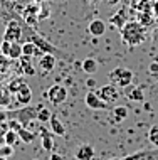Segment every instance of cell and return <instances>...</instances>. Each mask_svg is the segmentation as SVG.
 <instances>
[{
    "label": "cell",
    "instance_id": "32",
    "mask_svg": "<svg viewBox=\"0 0 158 160\" xmlns=\"http://www.w3.org/2000/svg\"><path fill=\"white\" fill-rule=\"evenodd\" d=\"M49 160H64L62 157H61V155H57V153H52V155H50V158Z\"/></svg>",
    "mask_w": 158,
    "mask_h": 160
},
{
    "label": "cell",
    "instance_id": "26",
    "mask_svg": "<svg viewBox=\"0 0 158 160\" xmlns=\"http://www.w3.org/2000/svg\"><path fill=\"white\" fill-rule=\"evenodd\" d=\"M14 155V147L12 145H2L0 147V157H3V158H8V157H12Z\"/></svg>",
    "mask_w": 158,
    "mask_h": 160
},
{
    "label": "cell",
    "instance_id": "30",
    "mask_svg": "<svg viewBox=\"0 0 158 160\" xmlns=\"http://www.w3.org/2000/svg\"><path fill=\"white\" fill-rule=\"evenodd\" d=\"M150 72H151V74H158V62L156 61H153L150 64Z\"/></svg>",
    "mask_w": 158,
    "mask_h": 160
},
{
    "label": "cell",
    "instance_id": "23",
    "mask_svg": "<svg viewBox=\"0 0 158 160\" xmlns=\"http://www.w3.org/2000/svg\"><path fill=\"white\" fill-rule=\"evenodd\" d=\"M113 116L116 122H123L128 118V108L126 106H114L113 108Z\"/></svg>",
    "mask_w": 158,
    "mask_h": 160
},
{
    "label": "cell",
    "instance_id": "3",
    "mask_svg": "<svg viewBox=\"0 0 158 160\" xmlns=\"http://www.w3.org/2000/svg\"><path fill=\"white\" fill-rule=\"evenodd\" d=\"M45 96H47V99L52 103V105H62V103L67 99V89L61 84H52L47 89Z\"/></svg>",
    "mask_w": 158,
    "mask_h": 160
},
{
    "label": "cell",
    "instance_id": "29",
    "mask_svg": "<svg viewBox=\"0 0 158 160\" xmlns=\"http://www.w3.org/2000/svg\"><path fill=\"white\" fill-rule=\"evenodd\" d=\"M10 44H12V42H8V41L2 42V54L7 56V58H8V51H10Z\"/></svg>",
    "mask_w": 158,
    "mask_h": 160
},
{
    "label": "cell",
    "instance_id": "6",
    "mask_svg": "<svg viewBox=\"0 0 158 160\" xmlns=\"http://www.w3.org/2000/svg\"><path fill=\"white\" fill-rule=\"evenodd\" d=\"M22 36V29L20 25L15 22V20H10L5 27V32H3V41H8V42H17Z\"/></svg>",
    "mask_w": 158,
    "mask_h": 160
},
{
    "label": "cell",
    "instance_id": "16",
    "mask_svg": "<svg viewBox=\"0 0 158 160\" xmlns=\"http://www.w3.org/2000/svg\"><path fill=\"white\" fill-rule=\"evenodd\" d=\"M17 133H19L20 142H24V143H32V142L36 140V133H34L31 128H27V127H22Z\"/></svg>",
    "mask_w": 158,
    "mask_h": 160
},
{
    "label": "cell",
    "instance_id": "11",
    "mask_svg": "<svg viewBox=\"0 0 158 160\" xmlns=\"http://www.w3.org/2000/svg\"><path fill=\"white\" fill-rule=\"evenodd\" d=\"M15 98L20 105H29V103H31V98H32V91H31V88H29V84L24 83L20 86L15 93Z\"/></svg>",
    "mask_w": 158,
    "mask_h": 160
},
{
    "label": "cell",
    "instance_id": "19",
    "mask_svg": "<svg viewBox=\"0 0 158 160\" xmlns=\"http://www.w3.org/2000/svg\"><path fill=\"white\" fill-rule=\"evenodd\" d=\"M24 19H25V22H27V24L36 25V20L39 19V12H37V7H36V5H31V7H29L27 10L24 12Z\"/></svg>",
    "mask_w": 158,
    "mask_h": 160
},
{
    "label": "cell",
    "instance_id": "24",
    "mask_svg": "<svg viewBox=\"0 0 158 160\" xmlns=\"http://www.w3.org/2000/svg\"><path fill=\"white\" fill-rule=\"evenodd\" d=\"M19 140H20V138H19V133L14 132V130H10V128H8L7 132H5V135H3V142H5L7 145H12V147H14Z\"/></svg>",
    "mask_w": 158,
    "mask_h": 160
},
{
    "label": "cell",
    "instance_id": "12",
    "mask_svg": "<svg viewBox=\"0 0 158 160\" xmlns=\"http://www.w3.org/2000/svg\"><path fill=\"white\" fill-rule=\"evenodd\" d=\"M125 94L128 96V99L130 101H136V103H141L143 99H145V93H143V89L141 88H138V86H126V91Z\"/></svg>",
    "mask_w": 158,
    "mask_h": 160
},
{
    "label": "cell",
    "instance_id": "14",
    "mask_svg": "<svg viewBox=\"0 0 158 160\" xmlns=\"http://www.w3.org/2000/svg\"><path fill=\"white\" fill-rule=\"evenodd\" d=\"M32 42L36 44L37 47H39V51L42 54H45V52H49V54H54L55 52V49L52 46L49 44L45 39H42V37H39V36H32Z\"/></svg>",
    "mask_w": 158,
    "mask_h": 160
},
{
    "label": "cell",
    "instance_id": "15",
    "mask_svg": "<svg viewBox=\"0 0 158 160\" xmlns=\"http://www.w3.org/2000/svg\"><path fill=\"white\" fill-rule=\"evenodd\" d=\"M49 123H50V132H52L54 135H57V137H64V135H66V128H64V125L61 123V120H59V118H55V116L52 115V116H50V120H49Z\"/></svg>",
    "mask_w": 158,
    "mask_h": 160
},
{
    "label": "cell",
    "instance_id": "8",
    "mask_svg": "<svg viewBox=\"0 0 158 160\" xmlns=\"http://www.w3.org/2000/svg\"><path fill=\"white\" fill-rule=\"evenodd\" d=\"M88 32L93 37H103L106 32V22L103 19H93L88 25Z\"/></svg>",
    "mask_w": 158,
    "mask_h": 160
},
{
    "label": "cell",
    "instance_id": "1",
    "mask_svg": "<svg viewBox=\"0 0 158 160\" xmlns=\"http://www.w3.org/2000/svg\"><path fill=\"white\" fill-rule=\"evenodd\" d=\"M121 39L128 46H138L145 41V29L136 22H126L121 27Z\"/></svg>",
    "mask_w": 158,
    "mask_h": 160
},
{
    "label": "cell",
    "instance_id": "25",
    "mask_svg": "<svg viewBox=\"0 0 158 160\" xmlns=\"http://www.w3.org/2000/svg\"><path fill=\"white\" fill-rule=\"evenodd\" d=\"M50 116H52V113L47 110V108H39V111H37V120H39L41 123H45L50 120Z\"/></svg>",
    "mask_w": 158,
    "mask_h": 160
},
{
    "label": "cell",
    "instance_id": "21",
    "mask_svg": "<svg viewBox=\"0 0 158 160\" xmlns=\"http://www.w3.org/2000/svg\"><path fill=\"white\" fill-rule=\"evenodd\" d=\"M22 56V44L17 42H12L10 44V51H8V59H20Z\"/></svg>",
    "mask_w": 158,
    "mask_h": 160
},
{
    "label": "cell",
    "instance_id": "33",
    "mask_svg": "<svg viewBox=\"0 0 158 160\" xmlns=\"http://www.w3.org/2000/svg\"><path fill=\"white\" fill-rule=\"evenodd\" d=\"M155 61H156V62H158V56H156V59H155Z\"/></svg>",
    "mask_w": 158,
    "mask_h": 160
},
{
    "label": "cell",
    "instance_id": "20",
    "mask_svg": "<svg viewBox=\"0 0 158 160\" xmlns=\"http://www.w3.org/2000/svg\"><path fill=\"white\" fill-rule=\"evenodd\" d=\"M111 24L114 25V27H118L119 31H121V27L126 24V10L123 8V10H119L116 15L111 17Z\"/></svg>",
    "mask_w": 158,
    "mask_h": 160
},
{
    "label": "cell",
    "instance_id": "9",
    "mask_svg": "<svg viewBox=\"0 0 158 160\" xmlns=\"http://www.w3.org/2000/svg\"><path fill=\"white\" fill-rule=\"evenodd\" d=\"M55 61H57V59L54 58V54H49V52L42 54V56H41V61H39V68H41V71H44V72H50V71H54V68H55Z\"/></svg>",
    "mask_w": 158,
    "mask_h": 160
},
{
    "label": "cell",
    "instance_id": "13",
    "mask_svg": "<svg viewBox=\"0 0 158 160\" xmlns=\"http://www.w3.org/2000/svg\"><path fill=\"white\" fill-rule=\"evenodd\" d=\"M20 71L27 76H34L36 74V69L32 66V56H20Z\"/></svg>",
    "mask_w": 158,
    "mask_h": 160
},
{
    "label": "cell",
    "instance_id": "31",
    "mask_svg": "<svg viewBox=\"0 0 158 160\" xmlns=\"http://www.w3.org/2000/svg\"><path fill=\"white\" fill-rule=\"evenodd\" d=\"M86 86H88L89 89H93V88L96 86V79H93V78H89V79L86 81Z\"/></svg>",
    "mask_w": 158,
    "mask_h": 160
},
{
    "label": "cell",
    "instance_id": "27",
    "mask_svg": "<svg viewBox=\"0 0 158 160\" xmlns=\"http://www.w3.org/2000/svg\"><path fill=\"white\" fill-rule=\"evenodd\" d=\"M150 142L153 145H156L158 147V127H151V130H150Z\"/></svg>",
    "mask_w": 158,
    "mask_h": 160
},
{
    "label": "cell",
    "instance_id": "4",
    "mask_svg": "<svg viewBox=\"0 0 158 160\" xmlns=\"http://www.w3.org/2000/svg\"><path fill=\"white\" fill-rule=\"evenodd\" d=\"M96 93H98V96L103 99V101L109 103V105L119 99V89H118V86H116V84H113V83L101 86V88L98 89Z\"/></svg>",
    "mask_w": 158,
    "mask_h": 160
},
{
    "label": "cell",
    "instance_id": "28",
    "mask_svg": "<svg viewBox=\"0 0 158 160\" xmlns=\"http://www.w3.org/2000/svg\"><path fill=\"white\" fill-rule=\"evenodd\" d=\"M7 125H8V128H10V130H14V132H19V130L24 127V125L20 123L19 120H10V122H8Z\"/></svg>",
    "mask_w": 158,
    "mask_h": 160
},
{
    "label": "cell",
    "instance_id": "10",
    "mask_svg": "<svg viewBox=\"0 0 158 160\" xmlns=\"http://www.w3.org/2000/svg\"><path fill=\"white\" fill-rule=\"evenodd\" d=\"M94 148H93L91 145H88V143H84V145H79L78 147V150H76V158L78 160H93L94 158Z\"/></svg>",
    "mask_w": 158,
    "mask_h": 160
},
{
    "label": "cell",
    "instance_id": "22",
    "mask_svg": "<svg viewBox=\"0 0 158 160\" xmlns=\"http://www.w3.org/2000/svg\"><path fill=\"white\" fill-rule=\"evenodd\" d=\"M22 54H25V56H37L39 54V47H37L34 42L31 41V42H24L22 44Z\"/></svg>",
    "mask_w": 158,
    "mask_h": 160
},
{
    "label": "cell",
    "instance_id": "18",
    "mask_svg": "<svg viewBox=\"0 0 158 160\" xmlns=\"http://www.w3.org/2000/svg\"><path fill=\"white\" fill-rule=\"evenodd\" d=\"M83 71L86 72V74H96V71H98V61L96 59H93V58H86L83 61Z\"/></svg>",
    "mask_w": 158,
    "mask_h": 160
},
{
    "label": "cell",
    "instance_id": "7",
    "mask_svg": "<svg viewBox=\"0 0 158 160\" xmlns=\"http://www.w3.org/2000/svg\"><path fill=\"white\" fill-rule=\"evenodd\" d=\"M37 111L39 108H24V110L15 111V120H19L24 127H27L34 118H37Z\"/></svg>",
    "mask_w": 158,
    "mask_h": 160
},
{
    "label": "cell",
    "instance_id": "17",
    "mask_svg": "<svg viewBox=\"0 0 158 160\" xmlns=\"http://www.w3.org/2000/svg\"><path fill=\"white\" fill-rule=\"evenodd\" d=\"M39 133L42 135V148H44L45 152H52V140H50V133L42 127V125L39 128Z\"/></svg>",
    "mask_w": 158,
    "mask_h": 160
},
{
    "label": "cell",
    "instance_id": "5",
    "mask_svg": "<svg viewBox=\"0 0 158 160\" xmlns=\"http://www.w3.org/2000/svg\"><path fill=\"white\" fill-rule=\"evenodd\" d=\"M84 103H86L88 108H91V110H94V111H98V110H108V106H109V103L103 101V99L98 96V93L93 91V89L86 93V96H84Z\"/></svg>",
    "mask_w": 158,
    "mask_h": 160
},
{
    "label": "cell",
    "instance_id": "2",
    "mask_svg": "<svg viewBox=\"0 0 158 160\" xmlns=\"http://www.w3.org/2000/svg\"><path fill=\"white\" fill-rule=\"evenodd\" d=\"M113 84H116L118 88H126V86L131 84L133 81V72L130 69H125V68H116L113 72L109 74Z\"/></svg>",
    "mask_w": 158,
    "mask_h": 160
}]
</instances>
